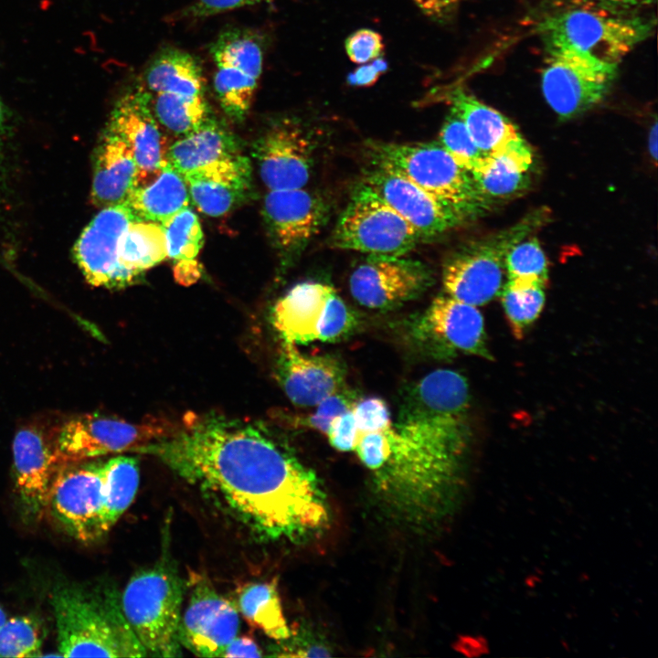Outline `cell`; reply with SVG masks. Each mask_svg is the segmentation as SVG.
Instances as JSON below:
<instances>
[{
    "instance_id": "d4e9b609",
    "label": "cell",
    "mask_w": 658,
    "mask_h": 658,
    "mask_svg": "<svg viewBox=\"0 0 658 658\" xmlns=\"http://www.w3.org/2000/svg\"><path fill=\"white\" fill-rule=\"evenodd\" d=\"M190 199L204 214L219 217L240 205L252 185L249 159L240 153L182 175Z\"/></svg>"
},
{
    "instance_id": "ab89813d",
    "label": "cell",
    "mask_w": 658,
    "mask_h": 658,
    "mask_svg": "<svg viewBox=\"0 0 658 658\" xmlns=\"http://www.w3.org/2000/svg\"><path fill=\"white\" fill-rule=\"evenodd\" d=\"M352 411L356 420L357 432L377 430L392 421L387 402L378 397L356 400Z\"/></svg>"
},
{
    "instance_id": "816d5d0a",
    "label": "cell",
    "mask_w": 658,
    "mask_h": 658,
    "mask_svg": "<svg viewBox=\"0 0 658 658\" xmlns=\"http://www.w3.org/2000/svg\"><path fill=\"white\" fill-rule=\"evenodd\" d=\"M657 134H658V129H657V122H656V120H655L654 122H653V126H652L651 129H650L649 137H648V149H649V154H650V155H651V157H652L653 162L654 163V164H656V161H657V148H658V146H657V145H658V144H657V140H658Z\"/></svg>"
},
{
    "instance_id": "f35d334b",
    "label": "cell",
    "mask_w": 658,
    "mask_h": 658,
    "mask_svg": "<svg viewBox=\"0 0 658 658\" xmlns=\"http://www.w3.org/2000/svg\"><path fill=\"white\" fill-rule=\"evenodd\" d=\"M439 143L461 165L471 172L478 168L485 159L461 117L451 109L441 126Z\"/></svg>"
},
{
    "instance_id": "e0dca14e",
    "label": "cell",
    "mask_w": 658,
    "mask_h": 658,
    "mask_svg": "<svg viewBox=\"0 0 658 658\" xmlns=\"http://www.w3.org/2000/svg\"><path fill=\"white\" fill-rule=\"evenodd\" d=\"M186 585L189 596L180 620L181 646L198 656L222 657L239 633V610L204 575L191 572Z\"/></svg>"
},
{
    "instance_id": "1f68e13d",
    "label": "cell",
    "mask_w": 658,
    "mask_h": 658,
    "mask_svg": "<svg viewBox=\"0 0 658 658\" xmlns=\"http://www.w3.org/2000/svg\"><path fill=\"white\" fill-rule=\"evenodd\" d=\"M238 610L268 637L286 641L292 631L285 619L276 580L249 582L238 592Z\"/></svg>"
},
{
    "instance_id": "f1b7e54d",
    "label": "cell",
    "mask_w": 658,
    "mask_h": 658,
    "mask_svg": "<svg viewBox=\"0 0 658 658\" xmlns=\"http://www.w3.org/2000/svg\"><path fill=\"white\" fill-rule=\"evenodd\" d=\"M239 154L234 135L211 116L170 145L167 162L181 175Z\"/></svg>"
},
{
    "instance_id": "60d3db41",
    "label": "cell",
    "mask_w": 658,
    "mask_h": 658,
    "mask_svg": "<svg viewBox=\"0 0 658 658\" xmlns=\"http://www.w3.org/2000/svg\"><path fill=\"white\" fill-rule=\"evenodd\" d=\"M345 48L351 61L363 64L379 58L384 50V43L380 34L362 28L345 39Z\"/></svg>"
},
{
    "instance_id": "8992f818",
    "label": "cell",
    "mask_w": 658,
    "mask_h": 658,
    "mask_svg": "<svg viewBox=\"0 0 658 658\" xmlns=\"http://www.w3.org/2000/svg\"><path fill=\"white\" fill-rule=\"evenodd\" d=\"M652 22L628 11L572 5L547 16L538 30L546 46H567L601 62L618 66L652 30Z\"/></svg>"
},
{
    "instance_id": "d590c367",
    "label": "cell",
    "mask_w": 658,
    "mask_h": 658,
    "mask_svg": "<svg viewBox=\"0 0 658 658\" xmlns=\"http://www.w3.org/2000/svg\"><path fill=\"white\" fill-rule=\"evenodd\" d=\"M42 628L32 616H16L0 627V657H36L40 655Z\"/></svg>"
},
{
    "instance_id": "d6a6232c",
    "label": "cell",
    "mask_w": 658,
    "mask_h": 658,
    "mask_svg": "<svg viewBox=\"0 0 658 658\" xmlns=\"http://www.w3.org/2000/svg\"><path fill=\"white\" fill-rule=\"evenodd\" d=\"M104 506L101 530L107 534L131 505L137 493L140 471L137 458L118 455L101 462Z\"/></svg>"
},
{
    "instance_id": "7bdbcfd3",
    "label": "cell",
    "mask_w": 658,
    "mask_h": 658,
    "mask_svg": "<svg viewBox=\"0 0 658 658\" xmlns=\"http://www.w3.org/2000/svg\"><path fill=\"white\" fill-rule=\"evenodd\" d=\"M298 637L292 643L283 645L277 652L275 656H290V657H322L331 655L329 647L323 641L313 639L312 636Z\"/></svg>"
},
{
    "instance_id": "5b68a950",
    "label": "cell",
    "mask_w": 658,
    "mask_h": 658,
    "mask_svg": "<svg viewBox=\"0 0 658 658\" xmlns=\"http://www.w3.org/2000/svg\"><path fill=\"white\" fill-rule=\"evenodd\" d=\"M469 386L451 369H436L406 394L396 425L461 459L468 440Z\"/></svg>"
},
{
    "instance_id": "f907efd6",
    "label": "cell",
    "mask_w": 658,
    "mask_h": 658,
    "mask_svg": "<svg viewBox=\"0 0 658 658\" xmlns=\"http://www.w3.org/2000/svg\"><path fill=\"white\" fill-rule=\"evenodd\" d=\"M201 270L196 260L175 262L174 273L175 280L183 285H190L200 276Z\"/></svg>"
},
{
    "instance_id": "83f0119b",
    "label": "cell",
    "mask_w": 658,
    "mask_h": 658,
    "mask_svg": "<svg viewBox=\"0 0 658 658\" xmlns=\"http://www.w3.org/2000/svg\"><path fill=\"white\" fill-rule=\"evenodd\" d=\"M190 196L182 175L168 162L149 183L136 186L125 201L134 220L164 225L189 207Z\"/></svg>"
},
{
    "instance_id": "7c38bea8",
    "label": "cell",
    "mask_w": 658,
    "mask_h": 658,
    "mask_svg": "<svg viewBox=\"0 0 658 658\" xmlns=\"http://www.w3.org/2000/svg\"><path fill=\"white\" fill-rule=\"evenodd\" d=\"M547 50L542 92L561 120L577 117L605 98L618 66L601 62L567 46H547Z\"/></svg>"
},
{
    "instance_id": "4fadbf2b",
    "label": "cell",
    "mask_w": 658,
    "mask_h": 658,
    "mask_svg": "<svg viewBox=\"0 0 658 658\" xmlns=\"http://www.w3.org/2000/svg\"><path fill=\"white\" fill-rule=\"evenodd\" d=\"M104 480L101 462L61 466L49 491L48 507L73 538L90 543L103 535Z\"/></svg>"
},
{
    "instance_id": "d6986e66",
    "label": "cell",
    "mask_w": 658,
    "mask_h": 658,
    "mask_svg": "<svg viewBox=\"0 0 658 658\" xmlns=\"http://www.w3.org/2000/svg\"><path fill=\"white\" fill-rule=\"evenodd\" d=\"M431 281V271L420 261L367 256L350 275L349 289L362 306L387 310L419 297Z\"/></svg>"
},
{
    "instance_id": "e575fe53",
    "label": "cell",
    "mask_w": 658,
    "mask_h": 658,
    "mask_svg": "<svg viewBox=\"0 0 658 658\" xmlns=\"http://www.w3.org/2000/svg\"><path fill=\"white\" fill-rule=\"evenodd\" d=\"M164 228L167 258L175 263L196 260L203 245V232L197 216L186 207L162 225Z\"/></svg>"
},
{
    "instance_id": "836d02e7",
    "label": "cell",
    "mask_w": 658,
    "mask_h": 658,
    "mask_svg": "<svg viewBox=\"0 0 658 658\" xmlns=\"http://www.w3.org/2000/svg\"><path fill=\"white\" fill-rule=\"evenodd\" d=\"M545 286L532 281L507 280L502 292V304L514 336L522 338L539 317L546 301Z\"/></svg>"
},
{
    "instance_id": "2e32d148",
    "label": "cell",
    "mask_w": 658,
    "mask_h": 658,
    "mask_svg": "<svg viewBox=\"0 0 658 658\" xmlns=\"http://www.w3.org/2000/svg\"><path fill=\"white\" fill-rule=\"evenodd\" d=\"M316 141L294 118L271 122L255 140L252 155L269 190L303 188L314 163Z\"/></svg>"
},
{
    "instance_id": "7a4b0ae2",
    "label": "cell",
    "mask_w": 658,
    "mask_h": 658,
    "mask_svg": "<svg viewBox=\"0 0 658 658\" xmlns=\"http://www.w3.org/2000/svg\"><path fill=\"white\" fill-rule=\"evenodd\" d=\"M51 604L60 656H147L114 598L61 587L54 591Z\"/></svg>"
},
{
    "instance_id": "ffe728a7",
    "label": "cell",
    "mask_w": 658,
    "mask_h": 658,
    "mask_svg": "<svg viewBox=\"0 0 658 658\" xmlns=\"http://www.w3.org/2000/svg\"><path fill=\"white\" fill-rule=\"evenodd\" d=\"M361 184L409 223L423 240L438 237L466 221L451 207L386 168L370 164Z\"/></svg>"
},
{
    "instance_id": "7dc6e473",
    "label": "cell",
    "mask_w": 658,
    "mask_h": 658,
    "mask_svg": "<svg viewBox=\"0 0 658 658\" xmlns=\"http://www.w3.org/2000/svg\"><path fill=\"white\" fill-rule=\"evenodd\" d=\"M258 643L249 636H236L226 647L222 657H261Z\"/></svg>"
},
{
    "instance_id": "8fae6325",
    "label": "cell",
    "mask_w": 658,
    "mask_h": 658,
    "mask_svg": "<svg viewBox=\"0 0 658 658\" xmlns=\"http://www.w3.org/2000/svg\"><path fill=\"white\" fill-rule=\"evenodd\" d=\"M175 430L161 419L133 423L97 413L85 414L68 420L59 429L57 453L63 466L107 454L137 452Z\"/></svg>"
},
{
    "instance_id": "f5cc1de1",
    "label": "cell",
    "mask_w": 658,
    "mask_h": 658,
    "mask_svg": "<svg viewBox=\"0 0 658 658\" xmlns=\"http://www.w3.org/2000/svg\"><path fill=\"white\" fill-rule=\"evenodd\" d=\"M6 613L5 610L0 607V627L1 625L6 621Z\"/></svg>"
},
{
    "instance_id": "44dd1931",
    "label": "cell",
    "mask_w": 658,
    "mask_h": 658,
    "mask_svg": "<svg viewBox=\"0 0 658 658\" xmlns=\"http://www.w3.org/2000/svg\"><path fill=\"white\" fill-rule=\"evenodd\" d=\"M56 440L37 427L18 430L13 441L15 492L22 514L29 521L39 519L48 507L52 481L62 466Z\"/></svg>"
},
{
    "instance_id": "ba28073f",
    "label": "cell",
    "mask_w": 658,
    "mask_h": 658,
    "mask_svg": "<svg viewBox=\"0 0 658 658\" xmlns=\"http://www.w3.org/2000/svg\"><path fill=\"white\" fill-rule=\"evenodd\" d=\"M143 82L155 119L175 134L186 135L210 117L203 72L189 53L161 51L148 65Z\"/></svg>"
},
{
    "instance_id": "3957f363",
    "label": "cell",
    "mask_w": 658,
    "mask_h": 658,
    "mask_svg": "<svg viewBox=\"0 0 658 658\" xmlns=\"http://www.w3.org/2000/svg\"><path fill=\"white\" fill-rule=\"evenodd\" d=\"M367 154L370 164L409 179L465 220L475 218L490 207L471 171L461 165L439 142H371L367 144Z\"/></svg>"
},
{
    "instance_id": "cb8c5ba5",
    "label": "cell",
    "mask_w": 658,
    "mask_h": 658,
    "mask_svg": "<svg viewBox=\"0 0 658 658\" xmlns=\"http://www.w3.org/2000/svg\"><path fill=\"white\" fill-rule=\"evenodd\" d=\"M275 373L285 395L297 407H314L345 389V369L339 359L305 355L292 343H282Z\"/></svg>"
},
{
    "instance_id": "7402d4cb",
    "label": "cell",
    "mask_w": 658,
    "mask_h": 658,
    "mask_svg": "<svg viewBox=\"0 0 658 658\" xmlns=\"http://www.w3.org/2000/svg\"><path fill=\"white\" fill-rule=\"evenodd\" d=\"M106 125L132 148L138 169L136 186L154 180L167 163L168 148L142 84L130 88L117 100Z\"/></svg>"
},
{
    "instance_id": "4dcf8cb0",
    "label": "cell",
    "mask_w": 658,
    "mask_h": 658,
    "mask_svg": "<svg viewBox=\"0 0 658 658\" xmlns=\"http://www.w3.org/2000/svg\"><path fill=\"white\" fill-rule=\"evenodd\" d=\"M166 258L165 231L159 223L132 220L119 239L117 260L127 286Z\"/></svg>"
},
{
    "instance_id": "5bb4252c",
    "label": "cell",
    "mask_w": 658,
    "mask_h": 658,
    "mask_svg": "<svg viewBox=\"0 0 658 658\" xmlns=\"http://www.w3.org/2000/svg\"><path fill=\"white\" fill-rule=\"evenodd\" d=\"M214 90L223 111L243 121L252 103L262 71L263 49L259 38L241 29L221 33L210 48Z\"/></svg>"
},
{
    "instance_id": "9a60e30c",
    "label": "cell",
    "mask_w": 658,
    "mask_h": 658,
    "mask_svg": "<svg viewBox=\"0 0 658 658\" xmlns=\"http://www.w3.org/2000/svg\"><path fill=\"white\" fill-rule=\"evenodd\" d=\"M412 334L421 347L439 357L465 354L494 359L481 312L445 293L435 297L417 317Z\"/></svg>"
},
{
    "instance_id": "603a6c76",
    "label": "cell",
    "mask_w": 658,
    "mask_h": 658,
    "mask_svg": "<svg viewBox=\"0 0 658 658\" xmlns=\"http://www.w3.org/2000/svg\"><path fill=\"white\" fill-rule=\"evenodd\" d=\"M134 220L125 202L101 208L73 246V259L86 281L96 287L127 286L117 260L119 239Z\"/></svg>"
},
{
    "instance_id": "f546056e",
    "label": "cell",
    "mask_w": 658,
    "mask_h": 658,
    "mask_svg": "<svg viewBox=\"0 0 658 658\" xmlns=\"http://www.w3.org/2000/svg\"><path fill=\"white\" fill-rule=\"evenodd\" d=\"M448 101L451 109L461 117L485 157L520 134L507 117L482 102L463 88L452 90L448 95Z\"/></svg>"
},
{
    "instance_id": "bcb514c9",
    "label": "cell",
    "mask_w": 658,
    "mask_h": 658,
    "mask_svg": "<svg viewBox=\"0 0 658 658\" xmlns=\"http://www.w3.org/2000/svg\"><path fill=\"white\" fill-rule=\"evenodd\" d=\"M420 11L432 20L442 22L457 8L461 0H413Z\"/></svg>"
},
{
    "instance_id": "484cf974",
    "label": "cell",
    "mask_w": 658,
    "mask_h": 658,
    "mask_svg": "<svg viewBox=\"0 0 658 658\" xmlns=\"http://www.w3.org/2000/svg\"><path fill=\"white\" fill-rule=\"evenodd\" d=\"M138 169L132 148L106 125L96 145L90 199L102 208L126 201L137 184Z\"/></svg>"
},
{
    "instance_id": "ac0fdd59",
    "label": "cell",
    "mask_w": 658,
    "mask_h": 658,
    "mask_svg": "<svg viewBox=\"0 0 658 658\" xmlns=\"http://www.w3.org/2000/svg\"><path fill=\"white\" fill-rule=\"evenodd\" d=\"M326 202L303 188L270 190L262 204L267 235L281 263L293 262L328 218Z\"/></svg>"
},
{
    "instance_id": "ee69618b",
    "label": "cell",
    "mask_w": 658,
    "mask_h": 658,
    "mask_svg": "<svg viewBox=\"0 0 658 658\" xmlns=\"http://www.w3.org/2000/svg\"><path fill=\"white\" fill-rule=\"evenodd\" d=\"M387 62L379 57L349 73L346 82L352 87H370L387 72Z\"/></svg>"
},
{
    "instance_id": "f6af8a7d",
    "label": "cell",
    "mask_w": 658,
    "mask_h": 658,
    "mask_svg": "<svg viewBox=\"0 0 658 658\" xmlns=\"http://www.w3.org/2000/svg\"><path fill=\"white\" fill-rule=\"evenodd\" d=\"M262 1L263 0H196L192 7V14L196 16H207L247 5H253Z\"/></svg>"
},
{
    "instance_id": "30bf717a",
    "label": "cell",
    "mask_w": 658,
    "mask_h": 658,
    "mask_svg": "<svg viewBox=\"0 0 658 658\" xmlns=\"http://www.w3.org/2000/svg\"><path fill=\"white\" fill-rule=\"evenodd\" d=\"M333 246L374 257L405 256L420 241L419 233L373 191L357 186L340 215Z\"/></svg>"
},
{
    "instance_id": "8d00e7d4",
    "label": "cell",
    "mask_w": 658,
    "mask_h": 658,
    "mask_svg": "<svg viewBox=\"0 0 658 658\" xmlns=\"http://www.w3.org/2000/svg\"><path fill=\"white\" fill-rule=\"evenodd\" d=\"M547 257L536 238H525L515 244L505 256L507 280L537 282L544 286L548 280Z\"/></svg>"
},
{
    "instance_id": "4316f807",
    "label": "cell",
    "mask_w": 658,
    "mask_h": 658,
    "mask_svg": "<svg viewBox=\"0 0 658 658\" xmlns=\"http://www.w3.org/2000/svg\"><path fill=\"white\" fill-rule=\"evenodd\" d=\"M533 163V151L519 134L486 156L471 173L481 194L492 205L517 196L529 188Z\"/></svg>"
},
{
    "instance_id": "b9f144b4",
    "label": "cell",
    "mask_w": 658,
    "mask_h": 658,
    "mask_svg": "<svg viewBox=\"0 0 658 658\" xmlns=\"http://www.w3.org/2000/svg\"><path fill=\"white\" fill-rule=\"evenodd\" d=\"M357 424L352 409L339 414L330 423L325 436L330 445L339 451H353Z\"/></svg>"
},
{
    "instance_id": "9c48e42d",
    "label": "cell",
    "mask_w": 658,
    "mask_h": 658,
    "mask_svg": "<svg viewBox=\"0 0 658 658\" xmlns=\"http://www.w3.org/2000/svg\"><path fill=\"white\" fill-rule=\"evenodd\" d=\"M271 323L283 342H337L358 327L357 313L328 284L304 281L277 301Z\"/></svg>"
},
{
    "instance_id": "277c9868",
    "label": "cell",
    "mask_w": 658,
    "mask_h": 658,
    "mask_svg": "<svg viewBox=\"0 0 658 658\" xmlns=\"http://www.w3.org/2000/svg\"><path fill=\"white\" fill-rule=\"evenodd\" d=\"M183 580L173 564L162 559L129 579L121 609L147 656H181L179 626Z\"/></svg>"
},
{
    "instance_id": "681fc988",
    "label": "cell",
    "mask_w": 658,
    "mask_h": 658,
    "mask_svg": "<svg viewBox=\"0 0 658 658\" xmlns=\"http://www.w3.org/2000/svg\"><path fill=\"white\" fill-rule=\"evenodd\" d=\"M653 0H570L571 5H593L610 9L629 11L648 5Z\"/></svg>"
},
{
    "instance_id": "52a82bcc",
    "label": "cell",
    "mask_w": 658,
    "mask_h": 658,
    "mask_svg": "<svg viewBox=\"0 0 658 658\" xmlns=\"http://www.w3.org/2000/svg\"><path fill=\"white\" fill-rule=\"evenodd\" d=\"M545 219L544 212H533L506 229L456 249L443 264L444 293L476 307L491 302L506 282L508 250Z\"/></svg>"
},
{
    "instance_id": "6da1fadb",
    "label": "cell",
    "mask_w": 658,
    "mask_h": 658,
    "mask_svg": "<svg viewBox=\"0 0 658 658\" xmlns=\"http://www.w3.org/2000/svg\"><path fill=\"white\" fill-rule=\"evenodd\" d=\"M138 452L155 456L265 539L303 541L329 525L316 473L258 421L187 417L182 430Z\"/></svg>"
},
{
    "instance_id": "c3c4849f",
    "label": "cell",
    "mask_w": 658,
    "mask_h": 658,
    "mask_svg": "<svg viewBox=\"0 0 658 658\" xmlns=\"http://www.w3.org/2000/svg\"><path fill=\"white\" fill-rule=\"evenodd\" d=\"M11 111L3 101L2 97L0 96V179H3L5 176V143L11 133Z\"/></svg>"
},
{
    "instance_id": "74e56055",
    "label": "cell",
    "mask_w": 658,
    "mask_h": 658,
    "mask_svg": "<svg viewBox=\"0 0 658 658\" xmlns=\"http://www.w3.org/2000/svg\"><path fill=\"white\" fill-rule=\"evenodd\" d=\"M355 401L353 393L345 388L322 400L314 406V411L310 414H293L277 410L273 418L287 427L313 430L325 435L333 419L352 409Z\"/></svg>"
}]
</instances>
